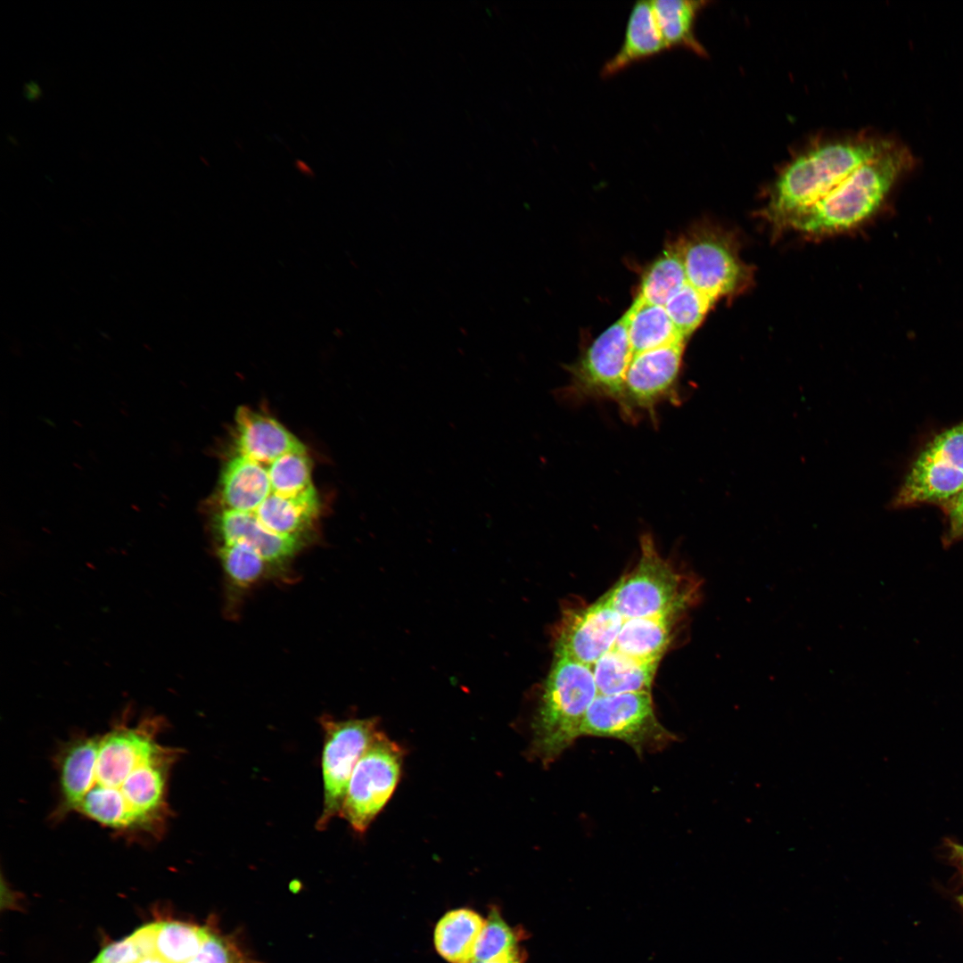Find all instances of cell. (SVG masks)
I'll use <instances>...</instances> for the list:
<instances>
[{
    "label": "cell",
    "instance_id": "2e32d148",
    "mask_svg": "<svg viewBox=\"0 0 963 963\" xmlns=\"http://www.w3.org/2000/svg\"><path fill=\"white\" fill-rule=\"evenodd\" d=\"M665 50L668 49L658 28L651 1H638L630 10L621 47L605 62L601 76H613L630 65Z\"/></svg>",
    "mask_w": 963,
    "mask_h": 963
},
{
    "label": "cell",
    "instance_id": "4fadbf2b",
    "mask_svg": "<svg viewBox=\"0 0 963 963\" xmlns=\"http://www.w3.org/2000/svg\"><path fill=\"white\" fill-rule=\"evenodd\" d=\"M210 523L219 544L247 545L274 567L292 558L303 542L272 533L253 516L230 510L215 508Z\"/></svg>",
    "mask_w": 963,
    "mask_h": 963
},
{
    "label": "cell",
    "instance_id": "f1b7e54d",
    "mask_svg": "<svg viewBox=\"0 0 963 963\" xmlns=\"http://www.w3.org/2000/svg\"><path fill=\"white\" fill-rule=\"evenodd\" d=\"M942 510L946 517V530L942 536V543L945 547H950L963 539V486Z\"/></svg>",
    "mask_w": 963,
    "mask_h": 963
},
{
    "label": "cell",
    "instance_id": "4dcf8cb0",
    "mask_svg": "<svg viewBox=\"0 0 963 963\" xmlns=\"http://www.w3.org/2000/svg\"><path fill=\"white\" fill-rule=\"evenodd\" d=\"M156 932L157 922L139 927L129 936L141 958L156 954Z\"/></svg>",
    "mask_w": 963,
    "mask_h": 963
},
{
    "label": "cell",
    "instance_id": "d4e9b609",
    "mask_svg": "<svg viewBox=\"0 0 963 963\" xmlns=\"http://www.w3.org/2000/svg\"><path fill=\"white\" fill-rule=\"evenodd\" d=\"M218 556L229 585L239 590L257 583L272 566L244 544H219Z\"/></svg>",
    "mask_w": 963,
    "mask_h": 963
},
{
    "label": "cell",
    "instance_id": "9a60e30c",
    "mask_svg": "<svg viewBox=\"0 0 963 963\" xmlns=\"http://www.w3.org/2000/svg\"><path fill=\"white\" fill-rule=\"evenodd\" d=\"M305 446L275 418L241 407L236 410L232 449L258 458L278 457Z\"/></svg>",
    "mask_w": 963,
    "mask_h": 963
},
{
    "label": "cell",
    "instance_id": "484cf974",
    "mask_svg": "<svg viewBox=\"0 0 963 963\" xmlns=\"http://www.w3.org/2000/svg\"><path fill=\"white\" fill-rule=\"evenodd\" d=\"M714 302L688 283L672 296L664 308L679 333L687 338L703 322Z\"/></svg>",
    "mask_w": 963,
    "mask_h": 963
},
{
    "label": "cell",
    "instance_id": "836d02e7",
    "mask_svg": "<svg viewBox=\"0 0 963 963\" xmlns=\"http://www.w3.org/2000/svg\"><path fill=\"white\" fill-rule=\"evenodd\" d=\"M958 899H959V901L960 905L963 907V893L960 894Z\"/></svg>",
    "mask_w": 963,
    "mask_h": 963
},
{
    "label": "cell",
    "instance_id": "7c38bea8",
    "mask_svg": "<svg viewBox=\"0 0 963 963\" xmlns=\"http://www.w3.org/2000/svg\"><path fill=\"white\" fill-rule=\"evenodd\" d=\"M623 621L606 594L591 605L569 608L556 625L555 654L592 667L613 649Z\"/></svg>",
    "mask_w": 963,
    "mask_h": 963
},
{
    "label": "cell",
    "instance_id": "ffe728a7",
    "mask_svg": "<svg viewBox=\"0 0 963 963\" xmlns=\"http://www.w3.org/2000/svg\"><path fill=\"white\" fill-rule=\"evenodd\" d=\"M674 616L624 620L613 649L641 661L659 662L671 642Z\"/></svg>",
    "mask_w": 963,
    "mask_h": 963
},
{
    "label": "cell",
    "instance_id": "8992f818",
    "mask_svg": "<svg viewBox=\"0 0 963 963\" xmlns=\"http://www.w3.org/2000/svg\"><path fill=\"white\" fill-rule=\"evenodd\" d=\"M581 736L621 740L639 756L677 739L659 722L651 693L645 691L597 695L585 715Z\"/></svg>",
    "mask_w": 963,
    "mask_h": 963
},
{
    "label": "cell",
    "instance_id": "3957f363",
    "mask_svg": "<svg viewBox=\"0 0 963 963\" xmlns=\"http://www.w3.org/2000/svg\"><path fill=\"white\" fill-rule=\"evenodd\" d=\"M915 164L911 152L896 142L860 166L823 198L794 216L786 228L814 235L853 228L878 210L897 180Z\"/></svg>",
    "mask_w": 963,
    "mask_h": 963
},
{
    "label": "cell",
    "instance_id": "30bf717a",
    "mask_svg": "<svg viewBox=\"0 0 963 963\" xmlns=\"http://www.w3.org/2000/svg\"><path fill=\"white\" fill-rule=\"evenodd\" d=\"M684 344L676 342L632 355L617 405L628 421H636L641 415L654 421L662 403L679 402L678 381Z\"/></svg>",
    "mask_w": 963,
    "mask_h": 963
},
{
    "label": "cell",
    "instance_id": "4316f807",
    "mask_svg": "<svg viewBox=\"0 0 963 963\" xmlns=\"http://www.w3.org/2000/svg\"><path fill=\"white\" fill-rule=\"evenodd\" d=\"M917 458L942 462L963 471V421L935 435Z\"/></svg>",
    "mask_w": 963,
    "mask_h": 963
},
{
    "label": "cell",
    "instance_id": "7402d4cb",
    "mask_svg": "<svg viewBox=\"0 0 963 963\" xmlns=\"http://www.w3.org/2000/svg\"><path fill=\"white\" fill-rule=\"evenodd\" d=\"M521 932L510 926L496 907H491L478 939L474 960L487 963H524Z\"/></svg>",
    "mask_w": 963,
    "mask_h": 963
},
{
    "label": "cell",
    "instance_id": "e575fe53",
    "mask_svg": "<svg viewBox=\"0 0 963 963\" xmlns=\"http://www.w3.org/2000/svg\"><path fill=\"white\" fill-rule=\"evenodd\" d=\"M471 963H487V962H482V961H479V960H473Z\"/></svg>",
    "mask_w": 963,
    "mask_h": 963
},
{
    "label": "cell",
    "instance_id": "277c9868",
    "mask_svg": "<svg viewBox=\"0 0 963 963\" xmlns=\"http://www.w3.org/2000/svg\"><path fill=\"white\" fill-rule=\"evenodd\" d=\"M598 695L592 667L555 654L532 723L531 751L554 761L581 736L587 711Z\"/></svg>",
    "mask_w": 963,
    "mask_h": 963
},
{
    "label": "cell",
    "instance_id": "8fae6325",
    "mask_svg": "<svg viewBox=\"0 0 963 963\" xmlns=\"http://www.w3.org/2000/svg\"><path fill=\"white\" fill-rule=\"evenodd\" d=\"M627 324L622 316L588 347L571 369L565 395L575 400L605 399L619 404L632 358Z\"/></svg>",
    "mask_w": 963,
    "mask_h": 963
},
{
    "label": "cell",
    "instance_id": "7a4b0ae2",
    "mask_svg": "<svg viewBox=\"0 0 963 963\" xmlns=\"http://www.w3.org/2000/svg\"><path fill=\"white\" fill-rule=\"evenodd\" d=\"M895 144L891 138L867 133L810 144L778 172L769 191L763 216L776 229H785L794 216Z\"/></svg>",
    "mask_w": 963,
    "mask_h": 963
},
{
    "label": "cell",
    "instance_id": "ac0fdd59",
    "mask_svg": "<svg viewBox=\"0 0 963 963\" xmlns=\"http://www.w3.org/2000/svg\"><path fill=\"white\" fill-rule=\"evenodd\" d=\"M484 925L485 919L469 908L446 912L434 928L437 952L449 963H471Z\"/></svg>",
    "mask_w": 963,
    "mask_h": 963
},
{
    "label": "cell",
    "instance_id": "f546056e",
    "mask_svg": "<svg viewBox=\"0 0 963 963\" xmlns=\"http://www.w3.org/2000/svg\"><path fill=\"white\" fill-rule=\"evenodd\" d=\"M141 959L133 941L128 936L105 947L97 956L95 963H136Z\"/></svg>",
    "mask_w": 963,
    "mask_h": 963
},
{
    "label": "cell",
    "instance_id": "52a82bcc",
    "mask_svg": "<svg viewBox=\"0 0 963 963\" xmlns=\"http://www.w3.org/2000/svg\"><path fill=\"white\" fill-rule=\"evenodd\" d=\"M687 283L714 303L741 292L752 270L739 257L732 235L716 228H702L678 243Z\"/></svg>",
    "mask_w": 963,
    "mask_h": 963
},
{
    "label": "cell",
    "instance_id": "d590c367",
    "mask_svg": "<svg viewBox=\"0 0 963 963\" xmlns=\"http://www.w3.org/2000/svg\"><path fill=\"white\" fill-rule=\"evenodd\" d=\"M92 963H95V962L94 961V962H92Z\"/></svg>",
    "mask_w": 963,
    "mask_h": 963
},
{
    "label": "cell",
    "instance_id": "e0dca14e",
    "mask_svg": "<svg viewBox=\"0 0 963 963\" xmlns=\"http://www.w3.org/2000/svg\"><path fill=\"white\" fill-rule=\"evenodd\" d=\"M658 663L611 649L592 666L598 695L650 692Z\"/></svg>",
    "mask_w": 963,
    "mask_h": 963
},
{
    "label": "cell",
    "instance_id": "44dd1931",
    "mask_svg": "<svg viewBox=\"0 0 963 963\" xmlns=\"http://www.w3.org/2000/svg\"><path fill=\"white\" fill-rule=\"evenodd\" d=\"M656 22L667 49L681 47L700 56L706 51L695 34V22L704 1H651Z\"/></svg>",
    "mask_w": 963,
    "mask_h": 963
},
{
    "label": "cell",
    "instance_id": "cb8c5ba5",
    "mask_svg": "<svg viewBox=\"0 0 963 963\" xmlns=\"http://www.w3.org/2000/svg\"><path fill=\"white\" fill-rule=\"evenodd\" d=\"M210 931L180 921L157 922L156 953L169 963H186L200 952Z\"/></svg>",
    "mask_w": 963,
    "mask_h": 963
},
{
    "label": "cell",
    "instance_id": "5b68a950",
    "mask_svg": "<svg viewBox=\"0 0 963 963\" xmlns=\"http://www.w3.org/2000/svg\"><path fill=\"white\" fill-rule=\"evenodd\" d=\"M641 555L635 569L606 593L623 620L676 616L699 599L698 580L677 572L655 548L650 535H643Z\"/></svg>",
    "mask_w": 963,
    "mask_h": 963
},
{
    "label": "cell",
    "instance_id": "d6986e66",
    "mask_svg": "<svg viewBox=\"0 0 963 963\" xmlns=\"http://www.w3.org/2000/svg\"><path fill=\"white\" fill-rule=\"evenodd\" d=\"M623 316L632 354L685 342L663 306L637 296Z\"/></svg>",
    "mask_w": 963,
    "mask_h": 963
},
{
    "label": "cell",
    "instance_id": "9c48e42d",
    "mask_svg": "<svg viewBox=\"0 0 963 963\" xmlns=\"http://www.w3.org/2000/svg\"><path fill=\"white\" fill-rule=\"evenodd\" d=\"M322 777L324 800L316 827L324 830L340 815L352 771L378 729L376 719L335 720L323 716Z\"/></svg>",
    "mask_w": 963,
    "mask_h": 963
},
{
    "label": "cell",
    "instance_id": "ba28073f",
    "mask_svg": "<svg viewBox=\"0 0 963 963\" xmlns=\"http://www.w3.org/2000/svg\"><path fill=\"white\" fill-rule=\"evenodd\" d=\"M402 749L379 731L358 761L340 815L364 833L391 796L399 778Z\"/></svg>",
    "mask_w": 963,
    "mask_h": 963
},
{
    "label": "cell",
    "instance_id": "603a6c76",
    "mask_svg": "<svg viewBox=\"0 0 963 963\" xmlns=\"http://www.w3.org/2000/svg\"><path fill=\"white\" fill-rule=\"evenodd\" d=\"M687 284L679 247L671 245L650 266L645 274L638 297L665 306L668 300Z\"/></svg>",
    "mask_w": 963,
    "mask_h": 963
},
{
    "label": "cell",
    "instance_id": "5bb4252c",
    "mask_svg": "<svg viewBox=\"0 0 963 963\" xmlns=\"http://www.w3.org/2000/svg\"><path fill=\"white\" fill-rule=\"evenodd\" d=\"M963 486V471L939 461L916 458L894 496L893 507L928 503L943 508Z\"/></svg>",
    "mask_w": 963,
    "mask_h": 963
},
{
    "label": "cell",
    "instance_id": "1f68e13d",
    "mask_svg": "<svg viewBox=\"0 0 963 963\" xmlns=\"http://www.w3.org/2000/svg\"><path fill=\"white\" fill-rule=\"evenodd\" d=\"M23 95L28 101H37L42 96V89L37 81L30 80L24 85Z\"/></svg>",
    "mask_w": 963,
    "mask_h": 963
},
{
    "label": "cell",
    "instance_id": "6da1fadb",
    "mask_svg": "<svg viewBox=\"0 0 963 963\" xmlns=\"http://www.w3.org/2000/svg\"><path fill=\"white\" fill-rule=\"evenodd\" d=\"M165 720L122 717L105 732L75 735L55 754L56 819L77 813L129 842L166 832L171 771L184 751L160 742Z\"/></svg>",
    "mask_w": 963,
    "mask_h": 963
},
{
    "label": "cell",
    "instance_id": "d6a6232c",
    "mask_svg": "<svg viewBox=\"0 0 963 963\" xmlns=\"http://www.w3.org/2000/svg\"><path fill=\"white\" fill-rule=\"evenodd\" d=\"M136 963H169L157 953L141 958Z\"/></svg>",
    "mask_w": 963,
    "mask_h": 963
},
{
    "label": "cell",
    "instance_id": "83f0119b",
    "mask_svg": "<svg viewBox=\"0 0 963 963\" xmlns=\"http://www.w3.org/2000/svg\"><path fill=\"white\" fill-rule=\"evenodd\" d=\"M194 959L197 963H251L235 942L212 930Z\"/></svg>",
    "mask_w": 963,
    "mask_h": 963
}]
</instances>
